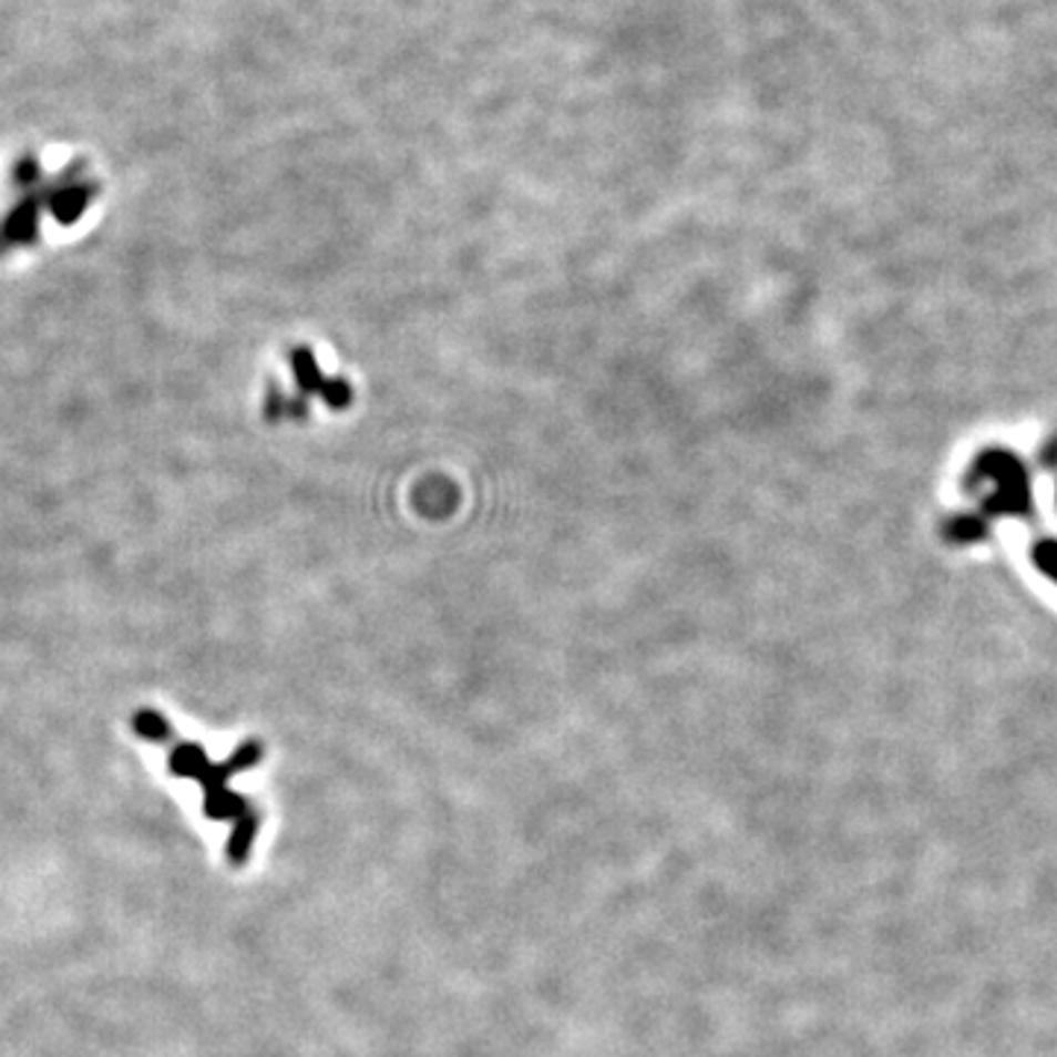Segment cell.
<instances>
[{
	"label": "cell",
	"mask_w": 1057,
	"mask_h": 1057,
	"mask_svg": "<svg viewBox=\"0 0 1057 1057\" xmlns=\"http://www.w3.org/2000/svg\"><path fill=\"white\" fill-rule=\"evenodd\" d=\"M256 834H259V817L253 814V811H247V814H242L238 820H235L233 831H229V840H227L229 864L242 866L244 861L250 858V849H253V840H256Z\"/></svg>",
	"instance_id": "1"
},
{
	"label": "cell",
	"mask_w": 1057,
	"mask_h": 1057,
	"mask_svg": "<svg viewBox=\"0 0 1057 1057\" xmlns=\"http://www.w3.org/2000/svg\"><path fill=\"white\" fill-rule=\"evenodd\" d=\"M291 365H294V377H297V388H300L302 400L324 391V386H327V377H320L318 361H315V356H311L309 347H297V350H294V356H291Z\"/></svg>",
	"instance_id": "2"
},
{
	"label": "cell",
	"mask_w": 1057,
	"mask_h": 1057,
	"mask_svg": "<svg viewBox=\"0 0 1057 1057\" xmlns=\"http://www.w3.org/2000/svg\"><path fill=\"white\" fill-rule=\"evenodd\" d=\"M203 811H206V817H212V820H238V817L247 814L250 808H247L244 797H238V793H233V790L227 788H220L206 793Z\"/></svg>",
	"instance_id": "3"
},
{
	"label": "cell",
	"mask_w": 1057,
	"mask_h": 1057,
	"mask_svg": "<svg viewBox=\"0 0 1057 1057\" xmlns=\"http://www.w3.org/2000/svg\"><path fill=\"white\" fill-rule=\"evenodd\" d=\"M209 767L206 761V752H203L201 743H179V747L171 752V772L174 776H183V779H201V772Z\"/></svg>",
	"instance_id": "4"
},
{
	"label": "cell",
	"mask_w": 1057,
	"mask_h": 1057,
	"mask_svg": "<svg viewBox=\"0 0 1057 1057\" xmlns=\"http://www.w3.org/2000/svg\"><path fill=\"white\" fill-rule=\"evenodd\" d=\"M135 731L147 740H168L171 738V726L168 720L156 711H138L133 720Z\"/></svg>",
	"instance_id": "5"
},
{
	"label": "cell",
	"mask_w": 1057,
	"mask_h": 1057,
	"mask_svg": "<svg viewBox=\"0 0 1057 1057\" xmlns=\"http://www.w3.org/2000/svg\"><path fill=\"white\" fill-rule=\"evenodd\" d=\"M261 756H265V749H261L259 740H247V743H242V747L235 749L233 756H229L227 761H224V767H227V770H229V776H235V772L250 770V767H256V763L261 761Z\"/></svg>",
	"instance_id": "6"
},
{
	"label": "cell",
	"mask_w": 1057,
	"mask_h": 1057,
	"mask_svg": "<svg viewBox=\"0 0 1057 1057\" xmlns=\"http://www.w3.org/2000/svg\"><path fill=\"white\" fill-rule=\"evenodd\" d=\"M85 197L89 194L83 188H65V192H59L53 197V212H57L59 220H74L85 206Z\"/></svg>",
	"instance_id": "7"
},
{
	"label": "cell",
	"mask_w": 1057,
	"mask_h": 1057,
	"mask_svg": "<svg viewBox=\"0 0 1057 1057\" xmlns=\"http://www.w3.org/2000/svg\"><path fill=\"white\" fill-rule=\"evenodd\" d=\"M35 233V209L33 206H24V209H18L7 224V235L12 242H21V238H30Z\"/></svg>",
	"instance_id": "8"
},
{
	"label": "cell",
	"mask_w": 1057,
	"mask_h": 1057,
	"mask_svg": "<svg viewBox=\"0 0 1057 1057\" xmlns=\"http://www.w3.org/2000/svg\"><path fill=\"white\" fill-rule=\"evenodd\" d=\"M320 397H324V403H327L329 409H347L352 400V388L347 386L345 379H327V386H324Z\"/></svg>",
	"instance_id": "9"
}]
</instances>
